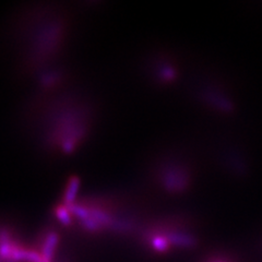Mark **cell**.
Returning <instances> with one entry per match:
<instances>
[{
    "label": "cell",
    "instance_id": "1",
    "mask_svg": "<svg viewBox=\"0 0 262 262\" xmlns=\"http://www.w3.org/2000/svg\"><path fill=\"white\" fill-rule=\"evenodd\" d=\"M78 180H72L69 188L67 189V193H66V201L67 202H70L73 198H75V195L78 191Z\"/></svg>",
    "mask_w": 262,
    "mask_h": 262
},
{
    "label": "cell",
    "instance_id": "2",
    "mask_svg": "<svg viewBox=\"0 0 262 262\" xmlns=\"http://www.w3.org/2000/svg\"><path fill=\"white\" fill-rule=\"evenodd\" d=\"M154 246H155V248H158L160 250H164L167 247V242L163 238H158V239H155Z\"/></svg>",
    "mask_w": 262,
    "mask_h": 262
},
{
    "label": "cell",
    "instance_id": "3",
    "mask_svg": "<svg viewBox=\"0 0 262 262\" xmlns=\"http://www.w3.org/2000/svg\"><path fill=\"white\" fill-rule=\"evenodd\" d=\"M59 217H60V220L62 219V221L63 222H69V216H68V214H67V212H66L64 210H62L60 213H59Z\"/></svg>",
    "mask_w": 262,
    "mask_h": 262
}]
</instances>
